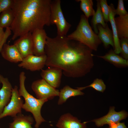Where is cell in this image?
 Segmentation results:
<instances>
[{"label":"cell","mask_w":128,"mask_h":128,"mask_svg":"<svg viewBox=\"0 0 128 128\" xmlns=\"http://www.w3.org/2000/svg\"><path fill=\"white\" fill-rule=\"evenodd\" d=\"M45 70L42 69L41 75L42 78L53 87H58L61 83L62 71L59 68L50 66Z\"/></svg>","instance_id":"obj_10"},{"label":"cell","mask_w":128,"mask_h":128,"mask_svg":"<svg viewBox=\"0 0 128 128\" xmlns=\"http://www.w3.org/2000/svg\"><path fill=\"white\" fill-rule=\"evenodd\" d=\"M70 40L76 41L86 45L92 50L97 51L102 42L98 35L89 24L88 18L82 14L76 30L67 36Z\"/></svg>","instance_id":"obj_4"},{"label":"cell","mask_w":128,"mask_h":128,"mask_svg":"<svg viewBox=\"0 0 128 128\" xmlns=\"http://www.w3.org/2000/svg\"><path fill=\"white\" fill-rule=\"evenodd\" d=\"M109 21L110 23L113 34L114 43V52L115 53L118 54L121 53V51L120 39L119 38L117 32L115 24L114 17L116 15L115 9L114 5L110 4L109 5Z\"/></svg>","instance_id":"obj_16"},{"label":"cell","mask_w":128,"mask_h":128,"mask_svg":"<svg viewBox=\"0 0 128 128\" xmlns=\"http://www.w3.org/2000/svg\"><path fill=\"white\" fill-rule=\"evenodd\" d=\"M114 107H110L108 113L100 118L94 119L91 121L95 123L96 126L101 127L107 124L110 125L113 123L119 122L121 120L125 119L128 116L127 113L124 110L119 112L115 111Z\"/></svg>","instance_id":"obj_9"},{"label":"cell","mask_w":128,"mask_h":128,"mask_svg":"<svg viewBox=\"0 0 128 128\" xmlns=\"http://www.w3.org/2000/svg\"><path fill=\"white\" fill-rule=\"evenodd\" d=\"M23 57L33 55V45L32 33L29 32L19 37L14 44Z\"/></svg>","instance_id":"obj_11"},{"label":"cell","mask_w":128,"mask_h":128,"mask_svg":"<svg viewBox=\"0 0 128 128\" xmlns=\"http://www.w3.org/2000/svg\"><path fill=\"white\" fill-rule=\"evenodd\" d=\"M13 122L9 124V128H34L32 125L34 122L31 115H25L21 113L14 117Z\"/></svg>","instance_id":"obj_17"},{"label":"cell","mask_w":128,"mask_h":128,"mask_svg":"<svg viewBox=\"0 0 128 128\" xmlns=\"http://www.w3.org/2000/svg\"><path fill=\"white\" fill-rule=\"evenodd\" d=\"M97 27L98 32V36L104 47L107 48L110 45L114 48L112 32L109 28L107 23L105 28L103 27L100 24L97 25Z\"/></svg>","instance_id":"obj_18"},{"label":"cell","mask_w":128,"mask_h":128,"mask_svg":"<svg viewBox=\"0 0 128 128\" xmlns=\"http://www.w3.org/2000/svg\"><path fill=\"white\" fill-rule=\"evenodd\" d=\"M91 23L94 32L96 34L98 33L97 25L101 24L104 28H105L106 24L105 22L101 12L100 4L99 0H97V9L94 14L93 16Z\"/></svg>","instance_id":"obj_22"},{"label":"cell","mask_w":128,"mask_h":128,"mask_svg":"<svg viewBox=\"0 0 128 128\" xmlns=\"http://www.w3.org/2000/svg\"><path fill=\"white\" fill-rule=\"evenodd\" d=\"M26 78L25 73L21 72L19 75L18 91L20 96L23 97L25 100L22 109L32 114L36 122L35 127L38 128L42 122L46 121L41 116V110L43 105L46 101L36 98L28 92L25 85Z\"/></svg>","instance_id":"obj_3"},{"label":"cell","mask_w":128,"mask_h":128,"mask_svg":"<svg viewBox=\"0 0 128 128\" xmlns=\"http://www.w3.org/2000/svg\"><path fill=\"white\" fill-rule=\"evenodd\" d=\"M87 122L81 123L77 118L68 113L61 116L56 126L58 128H86Z\"/></svg>","instance_id":"obj_14"},{"label":"cell","mask_w":128,"mask_h":128,"mask_svg":"<svg viewBox=\"0 0 128 128\" xmlns=\"http://www.w3.org/2000/svg\"><path fill=\"white\" fill-rule=\"evenodd\" d=\"M46 59L45 54L40 56L30 55L23 58L18 66L32 71L41 70L45 65Z\"/></svg>","instance_id":"obj_8"},{"label":"cell","mask_w":128,"mask_h":128,"mask_svg":"<svg viewBox=\"0 0 128 128\" xmlns=\"http://www.w3.org/2000/svg\"><path fill=\"white\" fill-rule=\"evenodd\" d=\"M50 22L51 24H55L57 29V35L66 36L71 26L64 15L60 0H52L50 4Z\"/></svg>","instance_id":"obj_5"},{"label":"cell","mask_w":128,"mask_h":128,"mask_svg":"<svg viewBox=\"0 0 128 128\" xmlns=\"http://www.w3.org/2000/svg\"><path fill=\"white\" fill-rule=\"evenodd\" d=\"M10 27L6 28L5 31L3 28L0 27V52L8 38L11 34Z\"/></svg>","instance_id":"obj_27"},{"label":"cell","mask_w":128,"mask_h":128,"mask_svg":"<svg viewBox=\"0 0 128 128\" xmlns=\"http://www.w3.org/2000/svg\"><path fill=\"white\" fill-rule=\"evenodd\" d=\"M92 50L66 36H47L45 47L46 56L45 65L61 69L66 76L82 77L89 73L94 66Z\"/></svg>","instance_id":"obj_1"},{"label":"cell","mask_w":128,"mask_h":128,"mask_svg":"<svg viewBox=\"0 0 128 128\" xmlns=\"http://www.w3.org/2000/svg\"><path fill=\"white\" fill-rule=\"evenodd\" d=\"M101 10L104 20L106 22L109 21V5L106 0H99Z\"/></svg>","instance_id":"obj_26"},{"label":"cell","mask_w":128,"mask_h":128,"mask_svg":"<svg viewBox=\"0 0 128 128\" xmlns=\"http://www.w3.org/2000/svg\"><path fill=\"white\" fill-rule=\"evenodd\" d=\"M0 83L2 87L0 90V115L10 101L13 88L8 79L0 74Z\"/></svg>","instance_id":"obj_13"},{"label":"cell","mask_w":128,"mask_h":128,"mask_svg":"<svg viewBox=\"0 0 128 128\" xmlns=\"http://www.w3.org/2000/svg\"><path fill=\"white\" fill-rule=\"evenodd\" d=\"M31 88L35 93L37 98L46 101L59 96V91L52 87L43 79L33 81Z\"/></svg>","instance_id":"obj_6"},{"label":"cell","mask_w":128,"mask_h":128,"mask_svg":"<svg viewBox=\"0 0 128 128\" xmlns=\"http://www.w3.org/2000/svg\"><path fill=\"white\" fill-rule=\"evenodd\" d=\"M77 2H80V8L83 12L85 16L87 18L93 16L95 13L93 8V2L92 0H76Z\"/></svg>","instance_id":"obj_24"},{"label":"cell","mask_w":128,"mask_h":128,"mask_svg":"<svg viewBox=\"0 0 128 128\" xmlns=\"http://www.w3.org/2000/svg\"><path fill=\"white\" fill-rule=\"evenodd\" d=\"M118 37L128 39V14L114 18Z\"/></svg>","instance_id":"obj_19"},{"label":"cell","mask_w":128,"mask_h":128,"mask_svg":"<svg viewBox=\"0 0 128 128\" xmlns=\"http://www.w3.org/2000/svg\"><path fill=\"white\" fill-rule=\"evenodd\" d=\"M33 45V55L40 56L45 54V47L47 36L43 29H38L32 33Z\"/></svg>","instance_id":"obj_12"},{"label":"cell","mask_w":128,"mask_h":128,"mask_svg":"<svg viewBox=\"0 0 128 128\" xmlns=\"http://www.w3.org/2000/svg\"><path fill=\"white\" fill-rule=\"evenodd\" d=\"M73 88L68 85H66L59 91L58 104L60 105L65 103L69 98L76 96L83 95L84 93L79 89Z\"/></svg>","instance_id":"obj_20"},{"label":"cell","mask_w":128,"mask_h":128,"mask_svg":"<svg viewBox=\"0 0 128 128\" xmlns=\"http://www.w3.org/2000/svg\"><path fill=\"white\" fill-rule=\"evenodd\" d=\"M88 87H92L97 91L103 92L106 89V86L101 79L96 78L89 85L85 87L77 88L81 91Z\"/></svg>","instance_id":"obj_25"},{"label":"cell","mask_w":128,"mask_h":128,"mask_svg":"<svg viewBox=\"0 0 128 128\" xmlns=\"http://www.w3.org/2000/svg\"><path fill=\"white\" fill-rule=\"evenodd\" d=\"M107 61L114 65L118 66L126 67L128 65V60L115 54L112 50L110 51L105 55L97 56Z\"/></svg>","instance_id":"obj_21"},{"label":"cell","mask_w":128,"mask_h":128,"mask_svg":"<svg viewBox=\"0 0 128 128\" xmlns=\"http://www.w3.org/2000/svg\"><path fill=\"white\" fill-rule=\"evenodd\" d=\"M109 126V128H127L124 123H113Z\"/></svg>","instance_id":"obj_31"},{"label":"cell","mask_w":128,"mask_h":128,"mask_svg":"<svg viewBox=\"0 0 128 128\" xmlns=\"http://www.w3.org/2000/svg\"><path fill=\"white\" fill-rule=\"evenodd\" d=\"M120 42L121 49V53L123 58L127 60L128 59V39H121Z\"/></svg>","instance_id":"obj_28"},{"label":"cell","mask_w":128,"mask_h":128,"mask_svg":"<svg viewBox=\"0 0 128 128\" xmlns=\"http://www.w3.org/2000/svg\"><path fill=\"white\" fill-rule=\"evenodd\" d=\"M14 0H0V14L7 10L11 9Z\"/></svg>","instance_id":"obj_29"},{"label":"cell","mask_w":128,"mask_h":128,"mask_svg":"<svg viewBox=\"0 0 128 128\" xmlns=\"http://www.w3.org/2000/svg\"><path fill=\"white\" fill-rule=\"evenodd\" d=\"M14 18V14L11 9L2 12L0 14V27L3 28L10 27Z\"/></svg>","instance_id":"obj_23"},{"label":"cell","mask_w":128,"mask_h":128,"mask_svg":"<svg viewBox=\"0 0 128 128\" xmlns=\"http://www.w3.org/2000/svg\"><path fill=\"white\" fill-rule=\"evenodd\" d=\"M23 104V101L19 95L18 87L15 85L13 88L10 101L0 115V119L8 116L14 118L18 114L21 113Z\"/></svg>","instance_id":"obj_7"},{"label":"cell","mask_w":128,"mask_h":128,"mask_svg":"<svg viewBox=\"0 0 128 128\" xmlns=\"http://www.w3.org/2000/svg\"><path fill=\"white\" fill-rule=\"evenodd\" d=\"M115 13L116 14L119 16H124L128 14L124 8L123 0H118L117 7L115 9Z\"/></svg>","instance_id":"obj_30"},{"label":"cell","mask_w":128,"mask_h":128,"mask_svg":"<svg viewBox=\"0 0 128 128\" xmlns=\"http://www.w3.org/2000/svg\"><path fill=\"white\" fill-rule=\"evenodd\" d=\"M0 52L4 59L10 62H21L23 59L17 47L14 44L10 45L5 43Z\"/></svg>","instance_id":"obj_15"},{"label":"cell","mask_w":128,"mask_h":128,"mask_svg":"<svg viewBox=\"0 0 128 128\" xmlns=\"http://www.w3.org/2000/svg\"><path fill=\"white\" fill-rule=\"evenodd\" d=\"M51 0H14L11 8L14 18L10 27L11 39L49 26Z\"/></svg>","instance_id":"obj_2"}]
</instances>
